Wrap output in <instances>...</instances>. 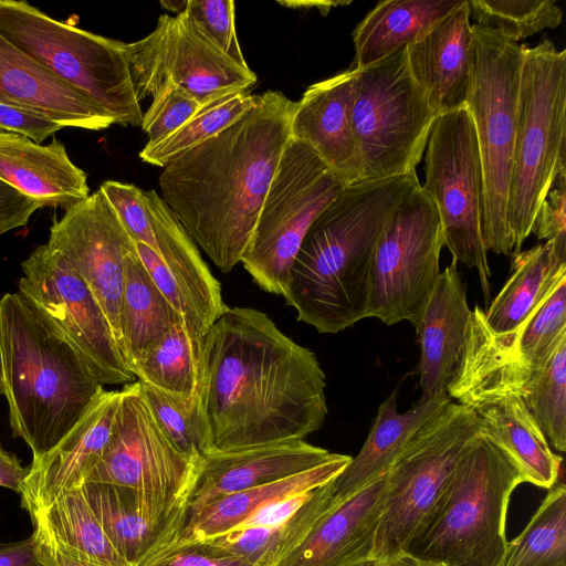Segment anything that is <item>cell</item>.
<instances>
[{"instance_id": "53", "label": "cell", "mask_w": 566, "mask_h": 566, "mask_svg": "<svg viewBox=\"0 0 566 566\" xmlns=\"http://www.w3.org/2000/svg\"><path fill=\"white\" fill-rule=\"evenodd\" d=\"M375 566H441L434 563L419 559L406 552L376 560Z\"/></svg>"}, {"instance_id": "18", "label": "cell", "mask_w": 566, "mask_h": 566, "mask_svg": "<svg viewBox=\"0 0 566 566\" xmlns=\"http://www.w3.org/2000/svg\"><path fill=\"white\" fill-rule=\"evenodd\" d=\"M99 190L130 238L149 248L218 319L228 310L221 284L160 195L115 180L103 182Z\"/></svg>"}, {"instance_id": "43", "label": "cell", "mask_w": 566, "mask_h": 566, "mask_svg": "<svg viewBox=\"0 0 566 566\" xmlns=\"http://www.w3.org/2000/svg\"><path fill=\"white\" fill-rule=\"evenodd\" d=\"M184 12L221 52L241 66H249L237 36L234 1L187 0Z\"/></svg>"}, {"instance_id": "29", "label": "cell", "mask_w": 566, "mask_h": 566, "mask_svg": "<svg viewBox=\"0 0 566 566\" xmlns=\"http://www.w3.org/2000/svg\"><path fill=\"white\" fill-rule=\"evenodd\" d=\"M566 279V238H555L512 255L511 274L483 310L495 334L516 329L553 289Z\"/></svg>"}, {"instance_id": "30", "label": "cell", "mask_w": 566, "mask_h": 566, "mask_svg": "<svg viewBox=\"0 0 566 566\" xmlns=\"http://www.w3.org/2000/svg\"><path fill=\"white\" fill-rule=\"evenodd\" d=\"M470 408L483 430L515 461L525 482L547 490L558 482L563 459L552 451L521 397H488Z\"/></svg>"}, {"instance_id": "42", "label": "cell", "mask_w": 566, "mask_h": 566, "mask_svg": "<svg viewBox=\"0 0 566 566\" xmlns=\"http://www.w3.org/2000/svg\"><path fill=\"white\" fill-rule=\"evenodd\" d=\"M478 25L499 31L518 42L560 24L563 12L554 0H468Z\"/></svg>"}, {"instance_id": "33", "label": "cell", "mask_w": 566, "mask_h": 566, "mask_svg": "<svg viewBox=\"0 0 566 566\" xmlns=\"http://www.w3.org/2000/svg\"><path fill=\"white\" fill-rule=\"evenodd\" d=\"M339 506L328 481L314 489L294 514L276 525L237 527L202 541H209L253 566H279L325 516Z\"/></svg>"}, {"instance_id": "21", "label": "cell", "mask_w": 566, "mask_h": 566, "mask_svg": "<svg viewBox=\"0 0 566 566\" xmlns=\"http://www.w3.org/2000/svg\"><path fill=\"white\" fill-rule=\"evenodd\" d=\"M471 314L465 283L452 261L441 271L415 328L420 347L421 400L448 397L464 360Z\"/></svg>"}, {"instance_id": "12", "label": "cell", "mask_w": 566, "mask_h": 566, "mask_svg": "<svg viewBox=\"0 0 566 566\" xmlns=\"http://www.w3.org/2000/svg\"><path fill=\"white\" fill-rule=\"evenodd\" d=\"M344 187L308 145L290 137L241 259L261 290L283 296L304 235Z\"/></svg>"}, {"instance_id": "35", "label": "cell", "mask_w": 566, "mask_h": 566, "mask_svg": "<svg viewBox=\"0 0 566 566\" xmlns=\"http://www.w3.org/2000/svg\"><path fill=\"white\" fill-rule=\"evenodd\" d=\"M30 517L75 559L92 566H130L111 543L81 488L63 492Z\"/></svg>"}, {"instance_id": "32", "label": "cell", "mask_w": 566, "mask_h": 566, "mask_svg": "<svg viewBox=\"0 0 566 566\" xmlns=\"http://www.w3.org/2000/svg\"><path fill=\"white\" fill-rule=\"evenodd\" d=\"M350 460V455L338 453L335 459L296 475L221 496L188 516L177 541H202L229 532L269 504L325 484Z\"/></svg>"}, {"instance_id": "10", "label": "cell", "mask_w": 566, "mask_h": 566, "mask_svg": "<svg viewBox=\"0 0 566 566\" xmlns=\"http://www.w3.org/2000/svg\"><path fill=\"white\" fill-rule=\"evenodd\" d=\"M436 117L410 73L406 48L355 70L352 118L361 180L416 171Z\"/></svg>"}, {"instance_id": "17", "label": "cell", "mask_w": 566, "mask_h": 566, "mask_svg": "<svg viewBox=\"0 0 566 566\" xmlns=\"http://www.w3.org/2000/svg\"><path fill=\"white\" fill-rule=\"evenodd\" d=\"M45 243L63 255L87 284L122 352L119 311L125 259L134 241L102 191L90 193L54 219Z\"/></svg>"}, {"instance_id": "49", "label": "cell", "mask_w": 566, "mask_h": 566, "mask_svg": "<svg viewBox=\"0 0 566 566\" xmlns=\"http://www.w3.org/2000/svg\"><path fill=\"white\" fill-rule=\"evenodd\" d=\"M312 491L269 504L256 511L237 527L276 525L294 514L308 499Z\"/></svg>"}, {"instance_id": "1", "label": "cell", "mask_w": 566, "mask_h": 566, "mask_svg": "<svg viewBox=\"0 0 566 566\" xmlns=\"http://www.w3.org/2000/svg\"><path fill=\"white\" fill-rule=\"evenodd\" d=\"M325 388L316 355L255 308L228 307L202 338L198 395L210 453L305 438L325 421Z\"/></svg>"}, {"instance_id": "54", "label": "cell", "mask_w": 566, "mask_h": 566, "mask_svg": "<svg viewBox=\"0 0 566 566\" xmlns=\"http://www.w3.org/2000/svg\"><path fill=\"white\" fill-rule=\"evenodd\" d=\"M280 4L290 8L311 9L316 8L322 14H327L333 7L348 4L346 1H277Z\"/></svg>"}, {"instance_id": "28", "label": "cell", "mask_w": 566, "mask_h": 566, "mask_svg": "<svg viewBox=\"0 0 566 566\" xmlns=\"http://www.w3.org/2000/svg\"><path fill=\"white\" fill-rule=\"evenodd\" d=\"M397 396L398 388L380 403L360 451L329 481L332 494L339 505L382 479L417 429L450 399L421 400L411 409L399 412Z\"/></svg>"}, {"instance_id": "2", "label": "cell", "mask_w": 566, "mask_h": 566, "mask_svg": "<svg viewBox=\"0 0 566 566\" xmlns=\"http://www.w3.org/2000/svg\"><path fill=\"white\" fill-rule=\"evenodd\" d=\"M295 106L280 91L256 95L241 118L163 167L160 197L222 273L241 263L291 137Z\"/></svg>"}, {"instance_id": "9", "label": "cell", "mask_w": 566, "mask_h": 566, "mask_svg": "<svg viewBox=\"0 0 566 566\" xmlns=\"http://www.w3.org/2000/svg\"><path fill=\"white\" fill-rule=\"evenodd\" d=\"M481 429L476 413L452 399L417 429L385 475L375 560L405 552Z\"/></svg>"}, {"instance_id": "22", "label": "cell", "mask_w": 566, "mask_h": 566, "mask_svg": "<svg viewBox=\"0 0 566 566\" xmlns=\"http://www.w3.org/2000/svg\"><path fill=\"white\" fill-rule=\"evenodd\" d=\"M337 455L303 439L210 453L201 462L187 517L221 496L296 475Z\"/></svg>"}, {"instance_id": "20", "label": "cell", "mask_w": 566, "mask_h": 566, "mask_svg": "<svg viewBox=\"0 0 566 566\" xmlns=\"http://www.w3.org/2000/svg\"><path fill=\"white\" fill-rule=\"evenodd\" d=\"M468 0L406 48L410 73L433 112L467 106L475 75L476 44Z\"/></svg>"}, {"instance_id": "19", "label": "cell", "mask_w": 566, "mask_h": 566, "mask_svg": "<svg viewBox=\"0 0 566 566\" xmlns=\"http://www.w3.org/2000/svg\"><path fill=\"white\" fill-rule=\"evenodd\" d=\"M118 402L119 390L102 388L67 436L31 462L19 493L21 506L29 515L63 492L82 486L108 443Z\"/></svg>"}, {"instance_id": "34", "label": "cell", "mask_w": 566, "mask_h": 566, "mask_svg": "<svg viewBox=\"0 0 566 566\" xmlns=\"http://www.w3.org/2000/svg\"><path fill=\"white\" fill-rule=\"evenodd\" d=\"M180 319L146 272L133 244L125 259L119 311L122 353L127 368Z\"/></svg>"}, {"instance_id": "23", "label": "cell", "mask_w": 566, "mask_h": 566, "mask_svg": "<svg viewBox=\"0 0 566 566\" xmlns=\"http://www.w3.org/2000/svg\"><path fill=\"white\" fill-rule=\"evenodd\" d=\"M355 70L307 87L291 120V136L308 145L346 187L361 181L353 133Z\"/></svg>"}, {"instance_id": "7", "label": "cell", "mask_w": 566, "mask_h": 566, "mask_svg": "<svg viewBox=\"0 0 566 566\" xmlns=\"http://www.w3.org/2000/svg\"><path fill=\"white\" fill-rule=\"evenodd\" d=\"M0 34L108 114L140 126L125 43L61 22L22 0H0Z\"/></svg>"}, {"instance_id": "48", "label": "cell", "mask_w": 566, "mask_h": 566, "mask_svg": "<svg viewBox=\"0 0 566 566\" xmlns=\"http://www.w3.org/2000/svg\"><path fill=\"white\" fill-rule=\"evenodd\" d=\"M41 206L0 179V235L25 226Z\"/></svg>"}, {"instance_id": "51", "label": "cell", "mask_w": 566, "mask_h": 566, "mask_svg": "<svg viewBox=\"0 0 566 566\" xmlns=\"http://www.w3.org/2000/svg\"><path fill=\"white\" fill-rule=\"evenodd\" d=\"M32 534L36 544L38 558L42 566H92L63 552L39 526L33 525Z\"/></svg>"}, {"instance_id": "37", "label": "cell", "mask_w": 566, "mask_h": 566, "mask_svg": "<svg viewBox=\"0 0 566 566\" xmlns=\"http://www.w3.org/2000/svg\"><path fill=\"white\" fill-rule=\"evenodd\" d=\"M483 319L482 315L484 333L497 352L518 363L544 367L566 337V279L513 332L495 334Z\"/></svg>"}, {"instance_id": "13", "label": "cell", "mask_w": 566, "mask_h": 566, "mask_svg": "<svg viewBox=\"0 0 566 566\" xmlns=\"http://www.w3.org/2000/svg\"><path fill=\"white\" fill-rule=\"evenodd\" d=\"M426 147V181L421 189L438 209L444 245L453 261L478 271L484 301L489 303L491 270L482 235V166L469 108L438 115Z\"/></svg>"}, {"instance_id": "3", "label": "cell", "mask_w": 566, "mask_h": 566, "mask_svg": "<svg viewBox=\"0 0 566 566\" xmlns=\"http://www.w3.org/2000/svg\"><path fill=\"white\" fill-rule=\"evenodd\" d=\"M421 187L417 172L361 180L343 190L310 226L293 260L287 305L318 333H339L367 315L369 273L380 234Z\"/></svg>"}, {"instance_id": "45", "label": "cell", "mask_w": 566, "mask_h": 566, "mask_svg": "<svg viewBox=\"0 0 566 566\" xmlns=\"http://www.w3.org/2000/svg\"><path fill=\"white\" fill-rule=\"evenodd\" d=\"M138 566H253L209 541H176Z\"/></svg>"}, {"instance_id": "27", "label": "cell", "mask_w": 566, "mask_h": 566, "mask_svg": "<svg viewBox=\"0 0 566 566\" xmlns=\"http://www.w3.org/2000/svg\"><path fill=\"white\" fill-rule=\"evenodd\" d=\"M81 489L111 543L130 566L176 542L184 528L185 520L153 515L127 488L84 483Z\"/></svg>"}, {"instance_id": "47", "label": "cell", "mask_w": 566, "mask_h": 566, "mask_svg": "<svg viewBox=\"0 0 566 566\" xmlns=\"http://www.w3.org/2000/svg\"><path fill=\"white\" fill-rule=\"evenodd\" d=\"M63 127L48 117L20 107L0 104V132L21 135L42 144Z\"/></svg>"}, {"instance_id": "25", "label": "cell", "mask_w": 566, "mask_h": 566, "mask_svg": "<svg viewBox=\"0 0 566 566\" xmlns=\"http://www.w3.org/2000/svg\"><path fill=\"white\" fill-rule=\"evenodd\" d=\"M0 179L38 201L41 208L66 210L90 196L86 174L57 139L42 145L0 132Z\"/></svg>"}, {"instance_id": "46", "label": "cell", "mask_w": 566, "mask_h": 566, "mask_svg": "<svg viewBox=\"0 0 566 566\" xmlns=\"http://www.w3.org/2000/svg\"><path fill=\"white\" fill-rule=\"evenodd\" d=\"M543 200L532 233L538 240L566 238V171L560 172Z\"/></svg>"}, {"instance_id": "50", "label": "cell", "mask_w": 566, "mask_h": 566, "mask_svg": "<svg viewBox=\"0 0 566 566\" xmlns=\"http://www.w3.org/2000/svg\"><path fill=\"white\" fill-rule=\"evenodd\" d=\"M0 566H42L33 534L18 542H0Z\"/></svg>"}, {"instance_id": "5", "label": "cell", "mask_w": 566, "mask_h": 566, "mask_svg": "<svg viewBox=\"0 0 566 566\" xmlns=\"http://www.w3.org/2000/svg\"><path fill=\"white\" fill-rule=\"evenodd\" d=\"M524 482L515 461L482 428L405 552L441 566H499L510 497Z\"/></svg>"}, {"instance_id": "15", "label": "cell", "mask_w": 566, "mask_h": 566, "mask_svg": "<svg viewBox=\"0 0 566 566\" xmlns=\"http://www.w3.org/2000/svg\"><path fill=\"white\" fill-rule=\"evenodd\" d=\"M125 49L139 102L177 85L207 106L248 91L258 80L249 66H241L214 46L185 12L159 15L149 34L125 43Z\"/></svg>"}, {"instance_id": "4", "label": "cell", "mask_w": 566, "mask_h": 566, "mask_svg": "<svg viewBox=\"0 0 566 566\" xmlns=\"http://www.w3.org/2000/svg\"><path fill=\"white\" fill-rule=\"evenodd\" d=\"M0 378L11 437L32 461L83 418L104 386L67 338L18 292L0 297Z\"/></svg>"}, {"instance_id": "41", "label": "cell", "mask_w": 566, "mask_h": 566, "mask_svg": "<svg viewBox=\"0 0 566 566\" xmlns=\"http://www.w3.org/2000/svg\"><path fill=\"white\" fill-rule=\"evenodd\" d=\"M140 386L156 422L168 440L189 459L202 462L210 450L198 392L181 398L144 382Z\"/></svg>"}, {"instance_id": "36", "label": "cell", "mask_w": 566, "mask_h": 566, "mask_svg": "<svg viewBox=\"0 0 566 566\" xmlns=\"http://www.w3.org/2000/svg\"><path fill=\"white\" fill-rule=\"evenodd\" d=\"M202 338L180 319L129 370L140 382L168 395L192 397L201 379Z\"/></svg>"}, {"instance_id": "38", "label": "cell", "mask_w": 566, "mask_h": 566, "mask_svg": "<svg viewBox=\"0 0 566 566\" xmlns=\"http://www.w3.org/2000/svg\"><path fill=\"white\" fill-rule=\"evenodd\" d=\"M499 566H566V486L555 483Z\"/></svg>"}, {"instance_id": "52", "label": "cell", "mask_w": 566, "mask_h": 566, "mask_svg": "<svg viewBox=\"0 0 566 566\" xmlns=\"http://www.w3.org/2000/svg\"><path fill=\"white\" fill-rule=\"evenodd\" d=\"M27 473L19 458L0 444V486L20 493Z\"/></svg>"}, {"instance_id": "16", "label": "cell", "mask_w": 566, "mask_h": 566, "mask_svg": "<svg viewBox=\"0 0 566 566\" xmlns=\"http://www.w3.org/2000/svg\"><path fill=\"white\" fill-rule=\"evenodd\" d=\"M18 293L44 315L74 346L104 385L133 382L109 323L74 268L46 243L21 263Z\"/></svg>"}, {"instance_id": "24", "label": "cell", "mask_w": 566, "mask_h": 566, "mask_svg": "<svg viewBox=\"0 0 566 566\" xmlns=\"http://www.w3.org/2000/svg\"><path fill=\"white\" fill-rule=\"evenodd\" d=\"M0 104L41 114L64 127L102 130L114 119L0 34Z\"/></svg>"}, {"instance_id": "26", "label": "cell", "mask_w": 566, "mask_h": 566, "mask_svg": "<svg viewBox=\"0 0 566 566\" xmlns=\"http://www.w3.org/2000/svg\"><path fill=\"white\" fill-rule=\"evenodd\" d=\"M385 476L325 516L279 566H365L374 562Z\"/></svg>"}, {"instance_id": "8", "label": "cell", "mask_w": 566, "mask_h": 566, "mask_svg": "<svg viewBox=\"0 0 566 566\" xmlns=\"http://www.w3.org/2000/svg\"><path fill=\"white\" fill-rule=\"evenodd\" d=\"M476 44L472 114L482 166V235L496 254H514L507 202L517 129L524 44L499 31L472 24Z\"/></svg>"}, {"instance_id": "11", "label": "cell", "mask_w": 566, "mask_h": 566, "mask_svg": "<svg viewBox=\"0 0 566 566\" xmlns=\"http://www.w3.org/2000/svg\"><path fill=\"white\" fill-rule=\"evenodd\" d=\"M200 467L164 434L137 380L119 390L108 443L84 483L127 488L153 515L186 522Z\"/></svg>"}, {"instance_id": "40", "label": "cell", "mask_w": 566, "mask_h": 566, "mask_svg": "<svg viewBox=\"0 0 566 566\" xmlns=\"http://www.w3.org/2000/svg\"><path fill=\"white\" fill-rule=\"evenodd\" d=\"M549 447L566 451V337L547 364L534 371L520 396Z\"/></svg>"}, {"instance_id": "56", "label": "cell", "mask_w": 566, "mask_h": 566, "mask_svg": "<svg viewBox=\"0 0 566 566\" xmlns=\"http://www.w3.org/2000/svg\"><path fill=\"white\" fill-rule=\"evenodd\" d=\"M4 394V388H3V384H2V380L0 378V396L2 395L3 396Z\"/></svg>"}, {"instance_id": "31", "label": "cell", "mask_w": 566, "mask_h": 566, "mask_svg": "<svg viewBox=\"0 0 566 566\" xmlns=\"http://www.w3.org/2000/svg\"><path fill=\"white\" fill-rule=\"evenodd\" d=\"M463 0H385L376 4L353 31L360 70L417 42Z\"/></svg>"}, {"instance_id": "39", "label": "cell", "mask_w": 566, "mask_h": 566, "mask_svg": "<svg viewBox=\"0 0 566 566\" xmlns=\"http://www.w3.org/2000/svg\"><path fill=\"white\" fill-rule=\"evenodd\" d=\"M256 95L242 91L227 95L202 107L177 130L156 145L140 150L139 158L147 164L165 167L241 118L254 104Z\"/></svg>"}, {"instance_id": "55", "label": "cell", "mask_w": 566, "mask_h": 566, "mask_svg": "<svg viewBox=\"0 0 566 566\" xmlns=\"http://www.w3.org/2000/svg\"><path fill=\"white\" fill-rule=\"evenodd\" d=\"M160 6L168 10V11H172L175 13V15L177 14H180L185 11L186 9V6H187V0H172V1H167V0H164V1H160Z\"/></svg>"}, {"instance_id": "14", "label": "cell", "mask_w": 566, "mask_h": 566, "mask_svg": "<svg viewBox=\"0 0 566 566\" xmlns=\"http://www.w3.org/2000/svg\"><path fill=\"white\" fill-rule=\"evenodd\" d=\"M444 245L438 209L417 189L395 210L380 234L370 268L367 315L386 325H418L441 273Z\"/></svg>"}, {"instance_id": "44", "label": "cell", "mask_w": 566, "mask_h": 566, "mask_svg": "<svg viewBox=\"0 0 566 566\" xmlns=\"http://www.w3.org/2000/svg\"><path fill=\"white\" fill-rule=\"evenodd\" d=\"M205 107L193 95L177 85H168L151 97L140 127L147 146L161 142Z\"/></svg>"}, {"instance_id": "6", "label": "cell", "mask_w": 566, "mask_h": 566, "mask_svg": "<svg viewBox=\"0 0 566 566\" xmlns=\"http://www.w3.org/2000/svg\"><path fill=\"white\" fill-rule=\"evenodd\" d=\"M566 50L548 40L524 45L517 129L507 202L514 254L532 233L539 207L566 171ZM513 254V255H514Z\"/></svg>"}]
</instances>
